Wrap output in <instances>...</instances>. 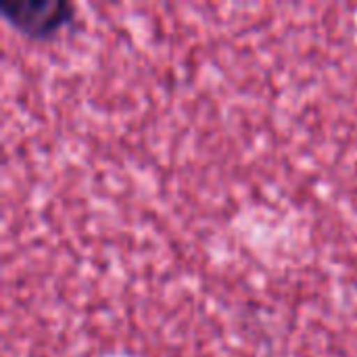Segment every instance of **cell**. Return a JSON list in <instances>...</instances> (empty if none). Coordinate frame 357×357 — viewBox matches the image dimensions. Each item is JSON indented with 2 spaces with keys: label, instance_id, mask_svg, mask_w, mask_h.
Segmentation results:
<instances>
[{
  "label": "cell",
  "instance_id": "6da1fadb",
  "mask_svg": "<svg viewBox=\"0 0 357 357\" xmlns=\"http://www.w3.org/2000/svg\"><path fill=\"white\" fill-rule=\"evenodd\" d=\"M71 0H0L2 19L21 36L46 42L73 23Z\"/></svg>",
  "mask_w": 357,
  "mask_h": 357
}]
</instances>
